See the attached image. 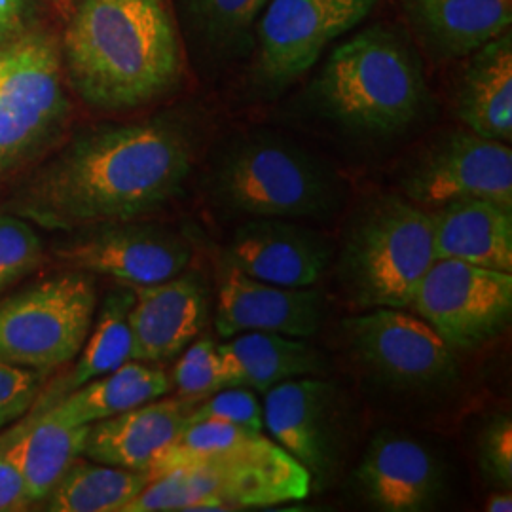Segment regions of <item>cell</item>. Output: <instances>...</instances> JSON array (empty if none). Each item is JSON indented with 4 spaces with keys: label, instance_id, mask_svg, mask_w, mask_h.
I'll use <instances>...</instances> for the list:
<instances>
[{
    "label": "cell",
    "instance_id": "cell-25",
    "mask_svg": "<svg viewBox=\"0 0 512 512\" xmlns=\"http://www.w3.org/2000/svg\"><path fill=\"white\" fill-rule=\"evenodd\" d=\"M171 389V378L162 368L128 361L109 374L76 387L46 410L67 425H92L160 399Z\"/></svg>",
    "mask_w": 512,
    "mask_h": 512
},
{
    "label": "cell",
    "instance_id": "cell-12",
    "mask_svg": "<svg viewBox=\"0 0 512 512\" xmlns=\"http://www.w3.org/2000/svg\"><path fill=\"white\" fill-rule=\"evenodd\" d=\"M378 0H270L256 27L258 74L270 86L308 73L336 38L363 23Z\"/></svg>",
    "mask_w": 512,
    "mask_h": 512
},
{
    "label": "cell",
    "instance_id": "cell-33",
    "mask_svg": "<svg viewBox=\"0 0 512 512\" xmlns=\"http://www.w3.org/2000/svg\"><path fill=\"white\" fill-rule=\"evenodd\" d=\"M42 370L0 361V429L21 418L37 401Z\"/></svg>",
    "mask_w": 512,
    "mask_h": 512
},
{
    "label": "cell",
    "instance_id": "cell-4",
    "mask_svg": "<svg viewBox=\"0 0 512 512\" xmlns=\"http://www.w3.org/2000/svg\"><path fill=\"white\" fill-rule=\"evenodd\" d=\"M310 92L317 109L332 122L368 135L410 128L429 99L420 55L408 38L384 25L340 44Z\"/></svg>",
    "mask_w": 512,
    "mask_h": 512
},
{
    "label": "cell",
    "instance_id": "cell-22",
    "mask_svg": "<svg viewBox=\"0 0 512 512\" xmlns=\"http://www.w3.org/2000/svg\"><path fill=\"white\" fill-rule=\"evenodd\" d=\"M219 348L224 387H249L266 393L298 376H321L327 361L302 338L274 332H241Z\"/></svg>",
    "mask_w": 512,
    "mask_h": 512
},
{
    "label": "cell",
    "instance_id": "cell-23",
    "mask_svg": "<svg viewBox=\"0 0 512 512\" xmlns=\"http://www.w3.org/2000/svg\"><path fill=\"white\" fill-rule=\"evenodd\" d=\"M423 40L439 54L463 57L507 33L512 0H403Z\"/></svg>",
    "mask_w": 512,
    "mask_h": 512
},
{
    "label": "cell",
    "instance_id": "cell-24",
    "mask_svg": "<svg viewBox=\"0 0 512 512\" xmlns=\"http://www.w3.org/2000/svg\"><path fill=\"white\" fill-rule=\"evenodd\" d=\"M458 92V116L476 135L509 143L512 139L511 31L473 52Z\"/></svg>",
    "mask_w": 512,
    "mask_h": 512
},
{
    "label": "cell",
    "instance_id": "cell-11",
    "mask_svg": "<svg viewBox=\"0 0 512 512\" xmlns=\"http://www.w3.org/2000/svg\"><path fill=\"white\" fill-rule=\"evenodd\" d=\"M404 196L420 207L490 200L512 209V150L473 131L442 135L404 173Z\"/></svg>",
    "mask_w": 512,
    "mask_h": 512
},
{
    "label": "cell",
    "instance_id": "cell-1",
    "mask_svg": "<svg viewBox=\"0 0 512 512\" xmlns=\"http://www.w3.org/2000/svg\"><path fill=\"white\" fill-rule=\"evenodd\" d=\"M192 160L188 135L173 124L101 129L40 177L19 203V215L52 230L139 219L181 192Z\"/></svg>",
    "mask_w": 512,
    "mask_h": 512
},
{
    "label": "cell",
    "instance_id": "cell-21",
    "mask_svg": "<svg viewBox=\"0 0 512 512\" xmlns=\"http://www.w3.org/2000/svg\"><path fill=\"white\" fill-rule=\"evenodd\" d=\"M90 425H67L50 410H37L0 435V452L16 467L33 503L46 499L82 456Z\"/></svg>",
    "mask_w": 512,
    "mask_h": 512
},
{
    "label": "cell",
    "instance_id": "cell-6",
    "mask_svg": "<svg viewBox=\"0 0 512 512\" xmlns=\"http://www.w3.org/2000/svg\"><path fill=\"white\" fill-rule=\"evenodd\" d=\"M435 260L429 211L404 196L382 194L349 217L336 279L359 310H404Z\"/></svg>",
    "mask_w": 512,
    "mask_h": 512
},
{
    "label": "cell",
    "instance_id": "cell-5",
    "mask_svg": "<svg viewBox=\"0 0 512 512\" xmlns=\"http://www.w3.org/2000/svg\"><path fill=\"white\" fill-rule=\"evenodd\" d=\"M209 186L222 211L249 219H330L346 200V186L325 160L266 131L222 148Z\"/></svg>",
    "mask_w": 512,
    "mask_h": 512
},
{
    "label": "cell",
    "instance_id": "cell-2",
    "mask_svg": "<svg viewBox=\"0 0 512 512\" xmlns=\"http://www.w3.org/2000/svg\"><path fill=\"white\" fill-rule=\"evenodd\" d=\"M139 512L232 511L302 501L311 476L262 431L219 420L190 421L154 459Z\"/></svg>",
    "mask_w": 512,
    "mask_h": 512
},
{
    "label": "cell",
    "instance_id": "cell-16",
    "mask_svg": "<svg viewBox=\"0 0 512 512\" xmlns=\"http://www.w3.org/2000/svg\"><path fill=\"white\" fill-rule=\"evenodd\" d=\"M334 249L321 232L289 219H249L228 247V264L281 287H311L329 270Z\"/></svg>",
    "mask_w": 512,
    "mask_h": 512
},
{
    "label": "cell",
    "instance_id": "cell-18",
    "mask_svg": "<svg viewBox=\"0 0 512 512\" xmlns=\"http://www.w3.org/2000/svg\"><path fill=\"white\" fill-rule=\"evenodd\" d=\"M129 311L131 359L162 363L177 357L202 332L209 294L202 277L177 275L162 283L133 287Z\"/></svg>",
    "mask_w": 512,
    "mask_h": 512
},
{
    "label": "cell",
    "instance_id": "cell-34",
    "mask_svg": "<svg viewBox=\"0 0 512 512\" xmlns=\"http://www.w3.org/2000/svg\"><path fill=\"white\" fill-rule=\"evenodd\" d=\"M31 505L18 469L0 452V512L27 511Z\"/></svg>",
    "mask_w": 512,
    "mask_h": 512
},
{
    "label": "cell",
    "instance_id": "cell-37",
    "mask_svg": "<svg viewBox=\"0 0 512 512\" xmlns=\"http://www.w3.org/2000/svg\"><path fill=\"white\" fill-rule=\"evenodd\" d=\"M54 2H61V4H63V2H67V0H54Z\"/></svg>",
    "mask_w": 512,
    "mask_h": 512
},
{
    "label": "cell",
    "instance_id": "cell-29",
    "mask_svg": "<svg viewBox=\"0 0 512 512\" xmlns=\"http://www.w3.org/2000/svg\"><path fill=\"white\" fill-rule=\"evenodd\" d=\"M171 385L177 389V397L196 403L224 389L219 348L211 338H202L186 348L173 368Z\"/></svg>",
    "mask_w": 512,
    "mask_h": 512
},
{
    "label": "cell",
    "instance_id": "cell-15",
    "mask_svg": "<svg viewBox=\"0 0 512 512\" xmlns=\"http://www.w3.org/2000/svg\"><path fill=\"white\" fill-rule=\"evenodd\" d=\"M353 482L363 501L378 511H427L444 494L446 471L427 442L380 433L368 444Z\"/></svg>",
    "mask_w": 512,
    "mask_h": 512
},
{
    "label": "cell",
    "instance_id": "cell-8",
    "mask_svg": "<svg viewBox=\"0 0 512 512\" xmlns=\"http://www.w3.org/2000/svg\"><path fill=\"white\" fill-rule=\"evenodd\" d=\"M344 340L366 374L399 393H437L458 380L456 351L421 317L378 308L349 317Z\"/></svg>",
    "mask_w": 512,
    "mask_h": 512
},
{
    "label": "cell",
    "instance_id": "cell-13",
    "mask_svg": "<svg viewBox=\"0 0 512 512\" xmlns=\"http://www.w3.org/2000/svg\"><path fill=\"white\" fill-rule=\"evenodd\" d=\"M76 270L109 275L131 287L162 283L183 274L192 247L177 232L156 224L110 222L59 249Z\"/></svg>",
    "mask_w": 512,
    "mask_h": 512
},
{
    "label": "cell",
    "instance_id": "cell-35",
    "mask_svg": "<svg viewBox=\"0 0 512 512\" xmlns=\"http://www.w3.org/2000/svg\"><path fill=\"white\" fill-rule=\"evenodd\" d=\"M23 0H0V44L12 37L23 21Z\"/></svg>",
    "mask_w": 512,
    "mask_h": 512
},
{
    "label": "cell",
    "instance_id": "cell-9",
    "mask_svg": "<svg viewBox=\"0 0 512 512\" xmlns=\"http://www.w3.org/2000/svg\"><path fill=\"white\" fill-rule=\"evenodd\" d=\"M410 308L454 351L478 348L511 321L512 274L437 258Z\"/></svg>",
    "mask_w": 512,
    "mask_h": 512
},
{
    "label": "cell",
    "instance_id": "cell-17",
    "mask_svg": "<svg viewBox=\"0 0 512 512\" xmlns=\"http://www.w3.org/2000/svg\"><path fill=\"white\" fill-rule=\"evenodd\" d=\"M327 317V300L311 287H281L230 266L220 283L215 327L228 340L241 332L310 338Z\"/></svg>",
    "mask_w": 512,
    "mask_h": 512
},
{
    "label": "cell",
    "instance_id": "cell-3",
    "mask_svg": "<svg viewBox=\"0 0 512 512\" xmlns=\"http://www.w3.org/2000/svg\"><path fill=\"white\" fill-rule=\"evenodd\" d=\"M63 50L80 97L97 109L141 107L181 76V46L164 0H84Z\"/></svg>",
    "mask_w": 512,
    "mask_h": 512
},
{
    "label": "cell",
    "instance_id": "cell-30",
    "mask_svg": "<svg viewBox=\"0 0 512 512\" xmlns=\"http://www.w3.org/2000/svg\"><path fill=\"white\" fill-rule=\"evenodd\" d=\"M42 258V241L27 220L0 215V293L31 274Z\"/></svg>",
    "mask_w": 512,
    "mask_h": 512
},
{
    "label": "cell",
    "instance_id": "cell-32",
    "mask_svg": "<svg viewBox=\"0 0 512 512\" xmlns=\"http://www.w3.org/2000/svg\"><path fill=\"white\" fill-rule=\"evenodd\" d=\"M478 459L484 476L501 488L512 484V421L499 414L486 423L478 437Z\"/></svg>",
    "mask_w": 512,
    "mask_h": 512
},
{
    "label": "cell",
    "instance_id": "cell-7",
    "mask_svg": "<svg viewBox=\"0 0 512 512\" xmlns=\"http://www.w3.org/2000/svg\"><path fill=\"white\" fill-rule=\"evenodd\" d=\"M97 296L82 274L57 275L0 304V361L48 370L69 363L93 325Z\"/></svg>",
    "mask_w": 512,
    "mask_h": 512
},
{
    "label": "cell",
    "instance_id": "cell-26",
    "mask_svg": "<svg viewBox=\"0 0 512 512\" xmlns=\"http://www.w3.org/2000/svg\"><path fill=\"white\" fill-rule=\"evenodd\" d=\"M150 475L103 463L74 461L46 497L52 512H124L145 490Z\"/></svg>",
    "mask_w": 512,
    "mask_h": 512
},
{
    "label": "cell",
    "instance_id": "cell-14",
    "mask_svg": "<svg viewBox=\"0 0 512 512\" xmlns=\"http://www.w3.org/2000/svg\"><path fill=\"white\" fill-rule=\"evenodd\" d=\"M264 427L311 476L327 482L338 459L340 397L321 376H298L264 393Z\"/></svg>",
    "mask_w": 512,
    "mask_h": 512
},
{
    "label": "cell",
    "instance_id": "cell-28",
    "mask_svg": "<svg viewBox=\"0 0 512 512\" xmlns=\"http://www.w3.org/2000/svg\"><path fill=\"white\" fill-rule=\"evenodd\" d=\"M270 0H184L188 18L215 55L243 54L253 44V27Z\"/></svg>",
    "mask_w": 512,
    "mask_h": 512
},
{
    "label": "cell",
    "instance_id": "cell-19",
    "mask_svg": "<svg viewBox=\"0 0 512 512\" xmlns=\"http://www.w3.org/2000/svg\"><path fill=\"white\" fill-rule=\"evenodd\" d=\"M198 406L188 399L150 401L90 425L84 458L95 463L148 473L154 459L179 437Z\"/></svg>",
    "mask_w": 512,
    "mask_h": 512
},
{
    "label": "cell",
    "instance_id": "cell-27",
    "mask_svg": "<svg viewBox=\"0 0 512 512\" xmlns=\"http://www.w3.org/2000/svg\"><path fill=\"white\" fill-rule=\"evenodd\" d=\"M133 302V289H116L105 298L92 336L88 334L84 342L86 346H82L84 349L80 361L74 366L73 374L65 380V384L59 387L61 397L128 363L131 359L129 311Z\"/></svg>",
    "mask_w": 512,
    "mask_h": 512
},
{
    "label": "cell",
    "instance_id": "cell-20",
    "mask_svg": "<svg viewBox=\"0 0 512 512\" xmlns=\"http://www.w3.org/2000/svg\"><path fill=\"white\" fill-rule=\"evenodd\" d=\"M437 258L512 272V209L490 200H459L429 211Z\"/></svg>",
    "mask_w": 512,
    "mask_h": 512
},
{
    "label": "cell",
    "instance_id": "cell-36",
    "mask_svg": "<svg viewBox=\"0 0 512 512\" xmlns=\"http://www.w3.org/2000/svg\"><path fill=\"white\" fill-rule=\"evenodd\" d=\"M486 511L488 512H511L512 495L511 492H497L488 497L486 501Z\"/></svg>",
    "mask_w": 512,
    "mask_h": 512
},
{
    "label": "cell",
    "instance_id": "cell-31",
    "mask_svg": "<svg viewBox=\"0 0 512 512\" xmlns=\"http://www.w3.org/2000/svg\"><path fill=\"white\" fill-rule=\"evenodd\" d=\"M219 420L234 423L245 429H264V410L258 403L255 391L249 387H224L198 404L190 421Z\"/></svg>",
    "mask_w": 512,
    "mask_h": 512
},
{
    "label": "cell",
    "instance_id": "cell-10",
    "mask_svg": "<svg viewBox=\"0 0 512 512\" xmlns=\"http://www.w3.org/2000/svg\"><path fill=\"white\" fill-rule=\"evenodd\" d=\"M63 110L61 65L52 38L27 35L0 48V171L37 147Z\"/></svg>",
    "mask_w": 512,
    "mask_h": 512
}]
</instances>
